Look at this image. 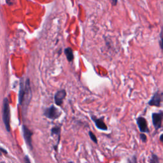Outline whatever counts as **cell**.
Wrapping results in <instances>:
<instances>
[{
  "mask_svg": "<svg viewBox=\"0 0 163 163\" xmlns=\"http://www.w3.org/2000/svg\"><path fill=\"white\" fill-rule=\"evenodd\" d=\"M110 2L113 6H115L117 4V0H110Z\"/></svg>",
  "mask_w": 163,
  "mask_h": 163,
  "instance_id": "obj_15",
  "label": "cell"
},
{
  "mask_svg": "<svg viewBox=\"0 0 163 163\" xmlns=\"http://www.w3.org/2000/svg\"><path fill=\"white\" fill-rule=\"evenodd\" d=\"M1 151H2V152H5V153H7V152H6V151H5V150H4L3 149H2L1 148H0V154H1Z\"/></svg>",
  "mask_w": 163,
  "mask_h": 163,
  "instance_id": "obj_17",
  "label": "cell"
},
{
  "mask_svg": "<svg viewBox=\"0 0 163 163\" xmlns=\"http://www.w3.org/2000/svg\"><path fill=\"white\" fill-rule=\"evenodd\" d=\"M45 115L49 119H56L59 117V116L61 115V112L56 107L52 106L46 110Z\"/></svg>",
  "mask_w": 163,
  "mask_h": 163,
  "instance_id": "obj_5",
  "label": "cell"
},
{
  "mask_svg": "<svg viewBox=\"0 0 163 163\" xmlns=\"http://www.w3.org/2000/svg\"><path fill=\"white\" fill-rule=\"evenodd\" d=\"M61 133V128L59 127H55L52 130V134H58L59 135Z\"/></svg>",
  "mask_w": 163,
  "mask_h": 163,
  "instance_id": "obj_13",
  "label": "cell"
},
{
  "mask_svg": "<svg viewBox=\"0 0 163 163\" xmlns=\"http://www.w3.org/2000/svg\"><path fill=\"white\" fill-rule=\"evenodd\" d=\"M163 101V93L161 92L157 91L155 94L153 95L151 99L149 100L148 104L150 106H154L157 107H159L161 106V103Z\"/></svg>",
  "mask_w": 163,
  "mask_h": 163,
  "instance_id": "obj_3",
  "label": "cell"
},
{
  "mask_svg": "<svg viewBox=\"0 0 163 163\" xmlns=\"http://www.w3.org/2000/svg\"><path fill=\"white\" fill-rule=\"evenodd\" d=\"M136 123L139 128V130L141 133H149L150 130L148 127V123L145 118H144L143 117H138L136 119Z\"/></svg>",
  "mask_w": 163,
  "mask_h": 163,
  "instance_id": "obj_4",
  "label": "cell"
},
{
  "mask_svg": "<svg viewBox=\"0 0 163 163\" xmlns=\"http://www.w3.org/2000/svg\"><path fill=\"white\" fill-rule=\"evenodd\" d=\"M64 54L66 55L68 61L69 62H72L73 59H74V55H73V51L72 48L70 47L65 48V50H64Z\"/></svg>",
  "mask_w": 163,
  "mask_h": 163,
  "instance_id": "obj_9",
  "label": "cell"
},
{
  "mask_svg": "<svg viewBox=\"0 0 163 163\" xmlns=\"http://www.w3.org/2000/svg\"><path fill=\"white\" fill-rule=\"evenodd\" d=\"M91 119L93 120V121L94 122V124L95 125H96V128L98 129H99L100 130H101V131H107L108 130L107 125L104 122L103 117L100 119L97 118L96 116H94V115H91Z\"/></svg>",
  "mask_w": 163,
  "mask_h": 163,
  "instance_id": "obj_6",
  "label": "cell"
},
{
  "mask_svg": "<svg viewBox=\"0 0 163 163\" xmlns=\"http://www.w3.org/2000/svg\"><path fill=\"white\" fill-rule=\"evenodd\" d=\"M66 96V92L64 89L63 90H61L57 91L56 94H55L54 97V100L55 103L58 106L62 105V104L63 103V100H64V98Z\"/></svg>",
  "mask_w": 163,
  "mask_h": 163,
  "instance_id": "obj_7",
  "label": "cell"
},
{
  "mask_svg": "<svg viewBox=\"0 0 163 163\" xmlns=\"http://www.w3.org/2000/svg\"><path fill=\"white\" fill-rule=\"evenodd\" d=\"M160 140H161V142L162 143V144H163V134H161V136H160Z\"/></svg>",
  "mask_w": 163,
  "mask_h": 163,
  "instance_id": "obj_16",
  "label": "cell"
},
{
  "mask_svg": "<svg viewBox=\"0 0 163 163\" xmlns=\"http://www.w3.org/2000/svg\"><path fill=\"white\" fill-rule=\"evenodd\" d=\"M140 140L143 141V143H146L147 141V137L146 136V134L143 133H141L140 134Z\"/></svg>",
  "mask_w": 163,
  "mask_h": 163,
  "instance_id": "obj_14",
  "label": "cell"
},
{
  "mask_svg": "<svg viewBox=\"0 0 163 163\" xmlns=\"http://www.w3.org/2000/svg\"><path fill=\"white\" fill-rule=\"evenodd\" d=\"M3 120L6 129L8 131H10V107L7 99L4 100L3 108Z\"/></svg>",
  "mask_w": 163,
  "mask_h": 163,
  "instance_id": "obj_1",
  "label": "cell"
},
{
  "mask_svg": "<svg viewBox=\"0 0 163 163\" xmlns=\"http://www.w3.org/2000/svg\"><path fill=\"white\" fill-rule=\"evenodd\" d=\"M89 137L91 138V140L93 141L94 143L97 144L98 143V139H97V138L96 136V135H95L92 131H89Z\"/></svg>",
  "mask_w": 163,
  "mask_h": 163,
  "instance_id": "obj_10",
  "label": "cell"
},
{
  "mask_svg": "<svg viewBox=\"0 0 163 163\" xmlns=\"http://www.w3.org/2000/svg\"><path fill=\"white\" fill-rule=\"evenodd\" d=\"M150 162H159V159L158 155L152 153L151 158H150Z\"/></svg>",
  "mask_w": 163,
  "mask_h": 163,
  "instance_id": "obj_12",
  "label": "cell"
},
{
  "mask_svg": "<svg viewBox=\"0 0 163 163\" xmlns=\"http://www.w3.org/2000/svg\"><path fill=\"white\" fill-rule=\"evenodd\" d=\"M152 124L155 130H159L162 127L163 121V111L158 113H153L152 115Z\"/></svg>",
  "mask_w": 163,
  "mask_h": 163,
  "instance_id": "obj_2",
  "label": "cell"
},
{
  "mask_svg": "<svg viewBox=\"0 0 163 163\" xmlns=\"http://www.w3.org/2000/svg\"><path fill=\"white\" fill-rule=\"evenodd\" d=\"M23 133H24V136L25 138V140L26 141V143L32 147L31 146V136H32V133L29 131L25 126H23Z\"/></svg>",
  "mask_w": 163,
  "mask_h": 163,
  "instance_id": "obj_8",
  "label": "cell"
},
{
  "mask_svg": "<svg viewBox=\"0 0 163 163\" xmlns=\"http://www.w3.org/2000/svg\"><path fill=\"white\" fill-rule=\"evenodd\" d=\"M160 48L163 50V27H162L161 33H160V41H159Z\"/></svg>",
  "mask_w": 163,
  "mask_h": 163,
  "instance_id": "obj_11",
  "label": "cell"
}]
</instances>
